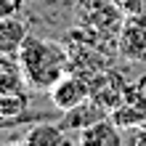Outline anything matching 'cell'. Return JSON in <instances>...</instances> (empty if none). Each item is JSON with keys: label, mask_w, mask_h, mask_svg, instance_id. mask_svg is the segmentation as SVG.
<instances>
[{"label": "cell", "mask_w": 146, "mask_h": 146, "mask_svg": "<svg viewBox=\"0 0 146 146\" xmlns=\"http://www.w3.org/2000/svg\"><path fill=\"white\" fill-rule=\"evenodd\" d=\"M109 119L114 122L119 130H130V127H138V125H146V111L138 109V106H130V104H119L109 111Z\"/></svg>", "instance_id": "obj_10"}, {"label": "cell", "mask_w": 146, "mask_h": 146, "mask_svg": "<svg viewBox=\"0 0 146 146\" xmlns=\"http://www.w3.org/2000/svg\"><path fill=\"white\" fill-rule=\"evenodd\" d=\"M77 141L82 146H119V143H125L119 127L111 122L109 117H104V119H98V122L88 125L85 130H80Z\"/></svg>", "instance_id": "obj_7"}, {"label": "cell", "mask_w": 146, "mask_h": 146, "mask_svg": "<svg viewBox=\"0 0 146 146\" xmlns=\"http://www.w3.org/2000/svg\"><path fill=\"white\" fill-rule=\"evenodd\" d=\"M119 8L125 11V16H138L143 13V0H122Z\"/></svg>", "instance_id": "obj_14"}, {"label": "cell", "mask_w": 146, "mask_h": 146, "mask_svg": "<svg viewBox=\"0 0 146 146\" xmlns=\"http://www.w3.org/2000/svg\"><path fill=\"white\" fill-rule=\"evenodd\" d=\"M16 61H19L21 74L29 88L50 90L69 72V50H66V45H61L56 40L27 35V40L19 48Z\"/></svg>", "instance_id": "obj_1"}, {"label": "cell", "mask_w": 146, "mask_h": 146, "mask_svg": "<svg viewBox=\"0 0 146 146\" xmlns=\"http://www.w3.org/2000/svg\"><path fill=\"white\" fill-rule=\"evenodd\" d=\"M27 24L16 16H3L0 19V56H11L16 58L19 56V48L21 42L27 40Z\"/></svg>", "instance_id": "obj_8"}, {"label": "cell", "mask_w": 146, "mask_h": 146, "mask_svg": "<svg viewBox=\"0 0 146 146\" xmlns=\"http://www.w3.org/2000/svg\"><path fill=\"white\" fill-rule=\"evenodd\" d=\"M21 3L24 0H0V19L3 16H16L21 11Z\"/></svg>", "instance_id": "obj_13"}, {"label": "cell", "mask_w": 146, "mask_h": 146, "mask_svg": "<svg viewBox=\"0 0 146 146\" xmlns=\"http://www.w3.org/2000/svg\"><path fill=\"white\" fill-rule=\"evenodd\" d=\"M104 117H109V111L88 96L85 101H80L77 106L61 111V117L56 119V125L61 127L64 133H69V130H77V133H80V130H85L88 125L98 122V119H104Z\"/></svg>", "instance_id": "obj_6"}, {"label": "cell", "mask_w": 146, "mask_h": 146, "mask_svg": "<svg viewBox=\"0 0 146 146\" xmlns=\"http://www.w3.org/2000/svg\"><path fill=\"white\" fill-rule=\"evenodd\" d=\"M24 74L16 58L0 56V90H24Z\"/></svg>", "instance_id": "obj_11"}, {"label": "cell", "mask_w": 146, "mask_h": 146, "mask_svg": "<svg viewBox=\"0 0 146 146\" xmlns=\"http://www.w3.org/2000/svg\"><path fill=\"white\" fill-rule=\"evenodd\" d=\"M125 143L127 146H146V125H138V127H130L125 135Z\"/></svg>", "instance_id": "obj_12"}, {"label": "cell", "mask_w": 146, "mask_h": 146, "mask_svg": "<svg viewBox=\"0 0 146 146\" xmlns=\"http://www.w3.org/2000/svg\"><path fill=\"white\" fill-rule=\"evenodd\" d=\"M117 53L130 64L146 61V16H125V24L117 35Z\"/></svg>", "instance_id": "obj_3"}, {"label": "cell", "mask_w": 146, "mask_h": 146, "mask_svg": "<svg viewBox=\"0 0 146 146\" xmlns=\"http://www.w3.org/2000/svg\"><path fill=\"white\" fill-rule=\"evenodd\" d=\"M125 88H127V80L117 69H98L96 74H90V98L101 104L106 111L122 104Z\"/></svg>", "instance_id": "obj_4"}, {"label": "cell", "mask_w": 146, "mask_h": 146, "mask_svg": "<svg viewBox=\"0 0 146 146\" xmlns=\"http://www.w3.org/2000/svg\"><path fill=\"white\" fill-rule=\"evenodd\" d=\"M133 85H135V90H138L141 96H146V74H141V77H138V80H135Z\"/></svg>", "instance_id": "obj_15"}, {"label": "cell", "mask_w": 146, "mask_h": 146, "mask_svg": "<svg viewBox=\"0 0 146 146\" xmlns=\"http://www.w3.org/2000/svg\"><path fill=\"white\" fill-rule=\"evenodd\" d=\"M48 96H50V104L56 106V111H66V109L77 106L80 101H85L90 96V77L66 72L61 80L48 90Z\"/></svg>", "instance_id": "obj_5"}, {"label": "cell", "mask_w": 146, "mask_h": 146, "mask_svg": "<svg viewBox=\"0 0 146 146\" xmlns=\"http://www.w3.org/2000/svg\"><path fill=\"white\" fill-rule=\"evenodd\" d=\"M21 143H29V146H58V143H69L66 133L58 127L56 122H35L29 125V130L19 138Z\"/></svg>", "instance_id": "obj_9"}, {"label": "cell", "mask_w": 146, "mask_h": 146, "mask_svg": "<svg viewBox=\"0 0 146 146\" xmlns=\"http://www.w3.org/2000/svg\"><path fill=\"white\" fill-rule=\"evenodd\" d=\"M77 21L82 27H93L98 32L119 35L125 24V11L114 0H80L77 3Z\"/></svg>", "instance_id": "obj_2"}]
</instances>
